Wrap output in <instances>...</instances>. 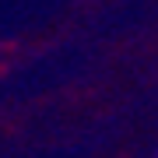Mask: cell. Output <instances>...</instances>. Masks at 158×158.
Here are the masks:
<instances>
[]
</instances>
